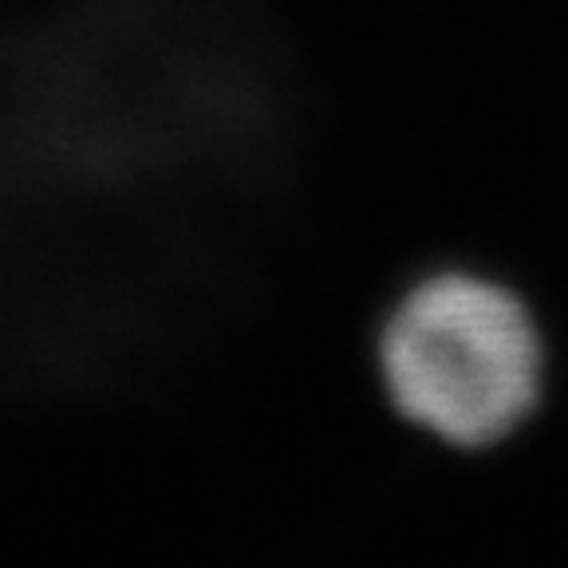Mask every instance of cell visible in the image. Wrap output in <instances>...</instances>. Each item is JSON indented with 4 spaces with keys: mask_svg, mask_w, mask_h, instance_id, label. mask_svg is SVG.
Instances as JSON below:
<instances>
[{
    "mask_svg": "<svg viewBox=\"0 0 568 568\" xmlns=\"http://www.w3.org/2000/svg\"><path fill=\"white\" fill-rule=\"evenodd\" d=\"M379 364L395 410L462 450L506 443L541 395L532 316L478 276H435L403 296Z\"/></svg>",
    "mask_w": 568,
    "mask_h": 568,
    "instance_id": "cell-1",
    "label": "cell"
}]
</instances>
